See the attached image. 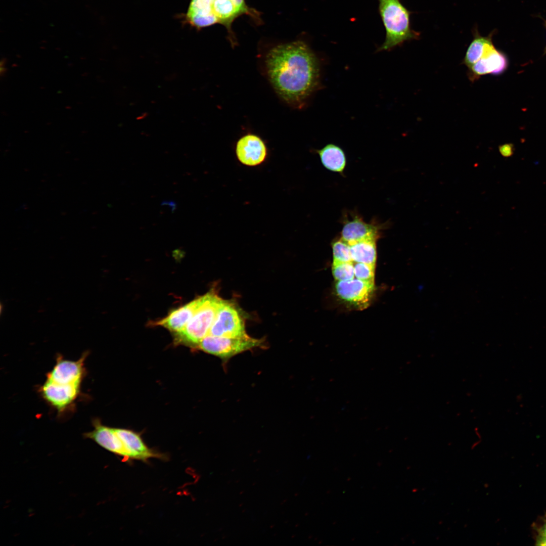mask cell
<instances>
[{
    "label": "cell",
    "instance_id": "d6986e66",
    "mask_svg": "<svg viewBox=\"0 0 546 546\" xmlns=\"http://www.w3.org/2000/svg\"><path fill=\"white\" fill-rule=\"evenodd\" d=\"M333 254V264L353 262L349 244L341 239L332 244Z\"/></svg>",
    "mask_w": 546,
    "mask_h": 546
},
{
    "label": "cell",
    "instance_id": "8992f818",
    "mask_svg": "<svg viewBox=\"0 0 546 546\" xmlns=\"http://www.w3.org/2000/svg\"><path fill=\"white\" fill-rule=\"evenodd\" d=\"M245 319L235 300L223 299L208 335L223 337L245 335Z\"/></svg>",
    "mask_w": 546,
    "mask_h": 546
},
{
    "label": "cell",
    "instance_id": "9a60e30c",
    "mask_svg": "<svg viewBox=\"0 0 546 546\" xmlns=\"http://www.w3.org/2000/svg\"><path fill=\"white\" fill-rule=\"evenodd\" d=\"M187 16L190 23L199 28L217 23L209 0H191Z\"/></svg>",
    "mask_w": 546,
    "mask_h": 546
},
{
    "label": "cell",
    "instance_id": "44dd1931",
    "mask_svg": "<svg viewBox=\"0 0 546 546\" xmlns=\"http://www.w3.org/2000/svg\"><path fill=\"white\" fill-rule=\"evenodd\" d=\"M353 265L356 278L363 281L374 283L375 265L360 262H355Z\"/></svg>",
    "mask_w": 546,
    "mask_h": 546
},
{
    "label": "cell",
    "instance_id": "4fadbf2b",
    "mask_svg": "<svg viewBox=\"0 0 546 546\" xmlns=\"http://www.w3.org/2000/svg\"><path fill=\"white\" fill-rule=\"evenodd\" d=\"M127 453L129 460L146 461L151 458H162V455L150 449L140 435L131 430L114 428Z\"/></svg>",
    "mask_w": 546,
    "mask_h": 546
},
{
    "label": "cell",
    "instance_id": "7a4b0ae2",
    "mask_svg": "<svg viewBox=\"0 0 546 546\" xmlns=\"http://www.w3.org/2000/svg\"><path fill=\"white\" fill-rule=\"evenodd\" d=\"M85 351L76 360L57 356L55 365L46 374L44 382L38 389L42 399L58 414H61L73 405L81 394V385L86 374Z\"/></svg>",
    "mask_w": 546,
    "mask_h": 546
},
{
    "label": "cell",
    "instance_id": "603a6c76",
    "mask_svg": "<svg viewBox=\"0 0 546 546\" xmlns=\"http://www.w3.org/2000/svg\"><path fill=\"white\" fill-rule=\"evenodd\" d=\"M536 545H546V536L539 535L537 539Z\"/></svg>",
    "mask_w": 546,
    "mask_h": 546
},
{
    "label": "cell",
    "instance_id": "7c38bea8",
    "mask_svg": "<svg viewBox=\"0 0 546 546\" xmlns=\"http://www.w3.org/2000/svg\"><path fill=\"white\" fill-rule=\"evenodd\" d=\"M507 66L505 55L494 48L468 68V76L470 81L474 82L484 75L500 74L505 71Z\"/></svg>",
    "mask_w": 546,
    "mask_h": 546
},
{
    "label": "cell",
    "instance_id": "2e32d148",
    "mask_svg": "<svg viewBox=\"0 0 546 546\" xmlns=\"http://www.w3.org/2000/svg\"><path fill=\"white\" fill-rule=\"evenodd\" d=\"M323 166L327 169L343 174L346 165L345 154L339 147L330 144L316 151Z\"/></svg>",
    "mask_w": 546,
    "mask_h": 546
},
{
    "label": "cell",
    "instance_id": "ffe728a7",
    "mask_svg": "<svg viewBox=\"0 0 546 546\" xmlns=\"http://www.w3.org/2000/svg\"><path fill=\"white\" fill-rule=\"evenodd\" d=\"M354 262L332 264V274L337 281H345L354 278Z\"/></svg>",
    "mask_w": 546,
    "mask_h": 546
},
{
    "label": "cell",
    "instance_id": "8fae6325",
    "mask_svg": "<svg viewBox=\"0 0 546 546\" xmlns=\"http://www.w3.org/2000/svg\"><path fill=\"white\" fill-rule=\"evenodd\" d=\"M236 153L239 161L249 166L262 163L267 155V148L262 139L253 134H247L237 143Z\"/></svg>",
    "mask_w": 546,
    "mask_h": 546
},
{
    "label": "cell",
    "instance_id": "5b68a950",
    "mask_svg": "<svg viewBox=\"0 0 546 546\" xmlns=\"http://www.w3.org/2000/svg\"><path fill=\"white\" fill-rule=\"evenodd\" d=\"M263 340L248 334L238 337H223L208 335L197 348L223 360L252 348L261 347Z\"/></svg>",
    "mask_w": 546,
    "mask_h": 546
},
{
    "label": "cell",
    "instance_id": "7402d4cb",
    "mask_svg": "<svg viewBox=\"0 0 546 546\" xmlns=\"http://www.w3.org/2000/svg\"><path fill=\"white\" fill-rule=\"evenodd\" d=\"M499 151L505 157L511 156L514 153L513 145L510 144H504L499 147Z\"/></svg>",
    "mask_w": 546,
    "mask_h": 546
},
{
    "label": "cell",
    "instance_id": "cb8c5ba5",
    "mask_svg": "<svg viewBox=\"0 0 546 546\" xmlns=\"http://www.w3.org/2000/svg\"><path fill=\"white\" fill-rule=\"evenodd\" d=\"M162 205H169L171 207V210L173 211L176 208V204L174 201H165L162 202Z\"/></svg>",
    "mask_w": 546,
    "mask_h": 546
},
{
    "label": "cell",
    "instance_id": "e0dca14e",
    "mask_svg": "<svg viewBox=\"0 0 546 546\" xmlns=\"http://www.w3.org/2000/svg\"><path fill=\"white\" fill-rule=\"evenodd\" d=\"M494 48L491 35L483 36L476 30L462 63L469 68Z\"/></svg>",
    "mask_w": 546,
    "mask_h": 546
},
{
    "label": "cell",
    "instance_id": "ac0fdd59",
    "mask_svg": "<svg viewBox=\"0 0 546 546\" xmlns=\"http://www.w3.org/2000/svg\"><path fill=\"white\" fill-rule=\"evenodd\" d=\"M377 240L376 239L366 240L350 245L353 261L375 266L377 257Z\"/></svg>",
    "mask_w": 546,
    "mask_h": 546
},
{
    "label": "cell",
    "instance_id": "5bb4252c",
    "mask_svg": "<svg viewBox=\"0 0 546 546\" xmlns=\"http://www.w3.org/2000/svg\"><path fill=\"white\" fill-rule=\"evenodd\" d=\"M200 302L199 297L171 311L164 318L150 323L165 328L174 334L181 331L194 315Z\"/></svg>",
    "mask_w": 546,
    "mask_h": 546
},
{
    "label": "cell",
    "instance_id": "277c9868",
    "mask_svg": "<svg viewBox=\"0 0 546 546\" xmlns=\"http://www.w3.org/2000/svg\"><path fill=\"white\" fill-rule=\"evenodd\" d=\"M199 298L198 307L193 317L181 331L174 334L176 343L197 348L209 334L223 299L215 288Z\"/></svg>",
    "mask_w": 546,
    "mask_h": 546
},
{
    "label": "cell",
    "instance_id": "6da1fadb",
    "mask_svg": "<svg viewBox=\"0 0 546 546\" xmlns=\"http://www.w3.org/2000/svg\"><path fill=\"white\" fill-rule=\"evenodd\" d=\"M268 78L278 96L301 108L319 85L317 59L308 46L297 40L271 49L265 60Z\"/></svg>",
    "mask_w": 546,
    "mask_h": 546
},
{
    "label": "cell",
    "instance_id": "52a82bcc",
    "mask_svg": "<svg viewBox=\"0 0 546 546\" xmlns=\"http://www.w3.org/2000/svg\"><path fill=\"white\" fill-rule=\"evenodd\" d=\"M338 296L358 309L368 307L372 299L374 283L367 282L357 278L348 281H337L335 286Z\"/></svg>",
    "mask_w": 546,
    "mask_h": 546
},
{
    "label": "cell",
    "instance_id": "d4e9b609",
    "mask_svg": "<svg viewBox=\"0 0 546 546\" xmlns=\"http://www.w3.org/2000/svg\"><path fill=\"white\" fill-rule=\"evenodd\" d=\"M539 535L546 536V523L543 525L539 531Z\"/></svg>",
    "mask_w": 546,
    "mask_h": 546
},
{
    "label": "cell",
    "instance_id": "3957f363",
    "mask_svg": "<svg viewBox=\"0 0 546 546\" xmlns=\"http://www.w3.org/2000/svg\"><path fill=\"white\" fill-rule=\"evenodd\" d=\"M379 12L384 26L386 37L378 51L391 50L405 41L419 38L420 34L412 29L410 12L400 0H378Z\"/></svg>",
    "mask_w": 546,
    "mask_h": 546
},
{
    "label": "cell",
    "instance_id": "30bf717a",
    "mask_svg": "<svg viewBox=\"0 0 546 546\" xmlns=\"http://www.w3.org/2000/svg\"><path fill=\"white\" fill-rule=\"evenodd\" d=\"M92 425L93 430L83 434L85 438L92 440L106 450L128 460L127 453L114 428L104 425L98 419H94Z\"/></svg>",
    "mask_w": 546,
    "mask_h": 546
},
{
    "label": "cell",
    "instance_id": "9c48e42d",
    "mask_svg": "<svg viewBox=\"0 0 546 546\" xmlns=\"http://www.w3.org/2000/svg\"><path fill=\"white\" fill-rule=\"evenodd\" d=\"M341 232V239L349 245L368 239H377L382 225L371 222L365 221L358 215H354L352 218L344 219Z\"/></svg>",
    "mask_w": 546,
    "mask_h": 546
},
{
    "label": "cell",
    "instance_id": "ba28073f",
    "mask_svg": "<svg viewBox=\"0 0 546 546\" xmlns=\"http://www.w3.org/2000/svg\"><path fill=\"white\" fill-rule=\"evenodd\" d=\"M211 11L217 23L224 25L231 38L233 33L231 26L238 17L244 15L258 19V13L248 7L245 0H209Z\"/></svg>",
    "mask_w": 546,
    "mask_h": 546
}]
</instances>
